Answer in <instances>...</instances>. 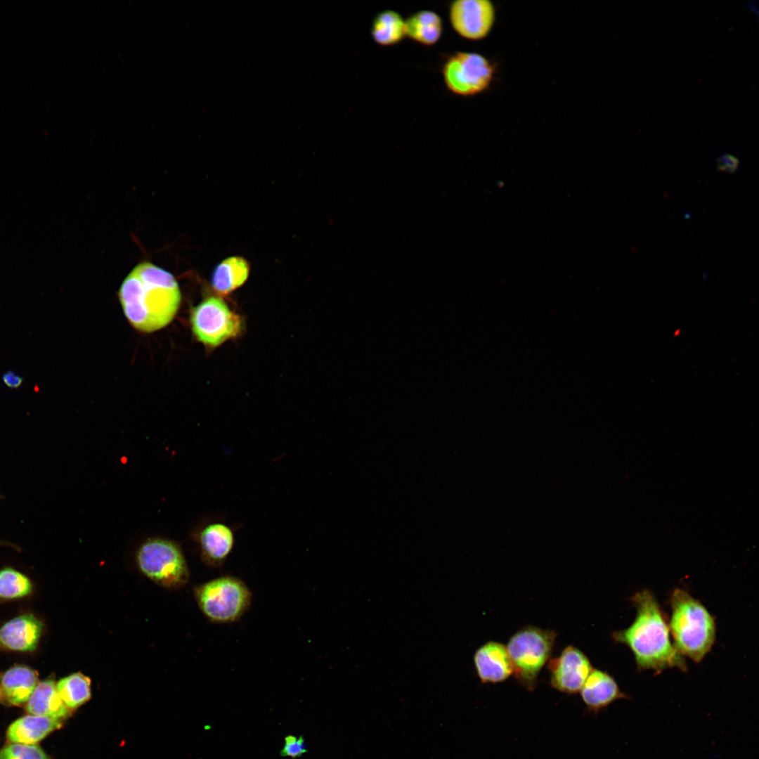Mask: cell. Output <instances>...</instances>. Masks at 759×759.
I'll list each match as a JSON object with an SVG mask.
<instances>
[{
    "label": "cell",
    "instance_id": "cell-26",
    "mask_svg": "<svg viewBox=\"0 0 759 759\" xmlns=\"http://www.w3.org/2000/svg\"><path fill=\"white\" fill-rule=\"evenodd\" d=\"M2 379L8 387L13 389L18 388L22 383V378L13 371L5 372Z\"/></svg>",
    "mask_w": 759,
    "mask_h": 759
},
{
    "label": "cell",
    "instance_id": "cell-11",
    "mask_svg": "<svg viewBox=\"0 0 759 759\" xmlns=\"http://www.w3.org/2000/svg\"><path fill=\"white\" fill-rule=\"evenodd\" d=\"M235 526L226 521L214 520L203 524L195 533L202 560L212 567L226 562L236 543Z\"/></svg>",
    "mask_w": 759,
    "mask_h": 759
},
{
    "label": "cell",
    "instance_id": "cell-3",
    "mask_svg": "<svg viewBox=\"0 0 759 759\" xmlns=\"http://www.w3.org/2000/svg\"><path fill=\"white\" fill-rule=\"evenodd\" d=\"M670 604L669 630L675 647L682 656L700 662L715 642L713 617L699 600L681 588L673 591Z\"/></svg>",
    "mask_w": 759,
    "mask_h": 759
},
{
    "label": "cell",
    "instance_id": "cell-15",
    "mask_svg": "<svg viewBox=\"0 0 759 759\" xmlns=\"http://www.w3.org/2000/svg\"><path fill=\"white\" fill-rule=\"evenodd\" d=\"M38 683L37 671L26 666H15L1 676L0 696L10 705L20 706L27 701Z\"/></svg>",
    "mask_w": 759,
    "mask_h": 759
},
{
    "label": "cell",
    "instance_id": "cell-6",
    "mask_svg": "<svg viewBox=\"0 0 759 759\" xmlns=\"http://www.w3.org/2000/svg\"><path fill=\"white\" fill-rule=\"evenodd\" d=\"M193 335L208 349H214L239 337L244 320L239 313L218 295L205 298L190 312Z\"/></svg>",
    "mask_w": 759,
    "mask_h": 759
},
{
    "label": "cell",
    "instance_id": "cell-1",
    "mask_svg": "<svg viewBox=\"0 0 759 759\" xmlns=\"http://www.w3.org/2000/svg\"><path fill=\"white\" fill-rule=\"evenodd\" d=\"M118 296L130 325L145 333L169 324L181 300L179 285L172 274L149 262L139 264L129 273Z\"/></svg>",
    "mask_w": 759,
    "mask_h": 759
},
{
    "label": "cell",
    "instance_id": "cell-13",
    "mask_svg": "<svg viewBox=\"0 0 759 759\" xmlns=\"http://www.w3.org/2000/svg\"><path fill=\"white\" fill-rule=\"evenodd\" d=\"M474 663L484 684L503 682L513 673L507 647L498 642H488L480 647L474 655Z\"/></svg>",
    "mask_w": 759,
    "mask_h": 759
},
{
    "label": "cell",
    "instance_id": "cell-23",
    "mask_svg": "<svg viewBox=\"0 0 759 759\" xmlns=\"http://www.w3.org/2000/svg\"><path fill=\"white\" fill-rule=\"evenodd\" d=\"M0 759H49L44 751L35 744L13 743L0 751Z\"/></svg>",
    "mask_w": 759,
    "mask_h": 759
},
{
    "label": "cell",
    "instance_id": "cell-4",
    "mask_svg": "<svg viewBox=\"0 0 759 759\" xmlns=\"http://www.w3.org/2000/svg\"><path fill=\"white\" fill-rule=\"evenodd\" d=\"M556 637L554 630L529 625L510 638L506 647L512 675L528 690L535 689L539 673L550 657Z\"/></svg>",
    "mask_w": 759,
    "mask_h": 759
},
{
    "label": "cell",
    "instance_id": "cell-18",
    "mask_svg": "<svg viewBox=\"0 0 759 759\" xmlns=\"http://www.w3.org/2000/svg\"><path fill=\"white\" fill-rule=\"evenodd\" d=\"M27 713L61 720L69 715L70 711L63 703L53 680L39 682L26 702Z\"/></svg>",
    "mask_w": 759,
    "mask_h": 759
},
{
    "label": "cell",
    "instance_id": "cell-7",
    "mask_svg": "<svg viewBox=\"0 0 759 759\" xmlns=\"http://www.w3.org/2000/svg\"><path fill=\"white\" fill-rule=\"evenodd\" d=\"M136 561L141 572L162 586L180 587L188 579L184 556L179 546L170 540H146L137 552Z\"/></svg>",
    "mask_w": 759,
    "mask_h": 759
},
{
    "label": "cell",
    "instance_id": "cell-2",
    "mask_svg": "<svg viewBox=\"0 0 759 759\" xmlns=\"http://www.w3.org/2000/svg\"><path fill=\"white\" fill-rule=\"evenodd\" d=\"M631 601L636 609L635 618L628 628L614 632L613 639L630 648L640 670H686L685 661L670 641L669 628L652 592H638Z\"/></svg>",
    "mask_w": 759,
    "mask_h": 759
},
{
    "label": "cell",
    "instance_id": "cell-16",
    "mask_svg": "<svg viewBox=\"0 0 759 759\" xmlns=\"http://www.w3.org/2000/svg\"><path fill=\"white\" fill-rule=\"evenodd\" d=\"M250 266L239 256H232L221 261L214 269L212 287L219 297H225L242 287L248 279Z\"/></svg>",
    "mask_w": 759,
    "mask_h": 759
},
{
    "label": "cell",
    "instance_id": "cell-27",
    "mask_svg": "<svg viewBox=\"0 0 759 759\" xmlns=\"http://www.w3.org/2000/svg\"><path fill=\"white\" fill-rule=\"evenodd\" d=\"M746 8L750 12L755 14L757 17L758 16L759 12H758V4H757L756 1H748L747 4H746Z\"/></svg>",
    "mask_w": 759,
    "mask_h": 759
},
{
    "label": "cell",
    "instance_id": "cell-20",
    "mask_svg": "<svg viewBox=\"0 0 759 759\" xmlns=\"http://www.w3.org/2000/svg\"><path fill=\"white\" fill-rule=\"evenodd\" d=\"M371 36L379 46L396 45L406 36L405 20L395 11H382L372 20Z\"/></svg>",
    "mask_w": 759,
    "mask_h": 759
},
{
    "label": "cell",
    "instance_id": "cell-10",
    "mask_svg": "<svg viewBox=\"0 0 759 759\" xmlns=\"http://www.w3.org/2000/svg\"><path fill=\"white\" fill-rule=\"evenodd\" d=\"M550 685L559 692L573 694L580 692L593 669L587 656L574 646H567L557 657L548 661Z\"/></svg>",
    "mask_w": 759,
    "mask_h": 759
},
{
    "label": "cell",
    "instance_id": "cell-17",
    "mask_svg": "<svg viewBox=\"0 0 759 759\" xmlns=\"http://www.w3.org/2000/svg\"><path fill=\"white\" fill-rule=\"evenodd\" d=\"M61 726L60 720L28 715L13 722L7 730L6 737L13 743L35 744Z\"/></svg>",
    "mask_w": 759,
    "mask_h": 759
},
{
    "label": "cell",
    "instance_id": "cell-21",
    "mask_svg": "<svg viewBox=\"0 0 759 759\" xmlns=\"http://www.w3.org/2000/svg\"><path fill=\"white\" fill-rule=\"evenodd\" d=\"M57 690L65 706L75 709L91 696V680L80 672L72 673L56 683Z\"/></svg>",
    "mask_w": 759,
    "mask_h": 759
},
{
    "label": "cell",
    "instance_id": "cell-14",
    "mask_svg": "<svg viewBox=\"0 0 759 759\" xmlns=\"http://www.w3.org/2000/svg\"><path fill=\"white\" fill-rule=\"evenodd\" d=\"M581 699L586 708L597 713L603 708L626 696L608 673L592 669L580 690Z\"/></svg>",
    "mask_w": 759,
    "mask_h": 759
},
{
    "label": "cell",
    "instance_id": "cell-24",
    "mask_svg": "<svg viewBox=\"0 0 759 759\" xmlns=\"http://www.w3.org/2000/svg\"><path fill=\"white\" fill-rule=\"evenodd\" d=\"M308 751L304 738L302 736L289 734L285 736L282 749L280 752L281 756L297 758Z\"/></svg>",
    "mask_w": 759,
    "mask_h": 759
},
{
    "label": "cell",
    "instance_id": "cell-8",
    "mask_svg": "<svg viewBox=\"0 0 759 759\" xmlns=\"http://www.w3.org/2000/svg\"><path fill=\"white\" fill-rule=\"evenodd\" d=\"M447 89L460 96H473L486 91L495 74L493 63L476 52L458 51L450 55L442 67Z\"/></svg>",
    "mask_w": 759,
    "mask_h": 759
},
{
    "label": "cell",
    "instance_id": "cell-12",
    "mask_svg": "<svg viewBox=\"0 0 759 759\" xmlns=\"http://www.w3.org/2000/svg\"><path fill=\"white\" fill-rule=\"evenodd\" d=\"M43 628L42 622L31 614L15 617L0 628V648L18 652L32 651L38 645Z\"/></svg>",
    "mask_w": 759,
    "mask_h": 759
},
{
    "label": "cell",
    "instance_id": "cell-19",
    "mask_svg": "<svg viewBox=\"0 0 759 759\" xmlns=\"http://www.w3.org/2000/svg\"><path fill=\"white\" fill-rule=\"evenodd\" d=\"M406 36L413 41L424 45L433 46L440 39L443 33V22L434 11H419L406 20Z\"/></svg>",
    "mask_w": 759,
    "mask_h": 759
},
{
    "label": "cell",
    "instance_id": "cell-5",
    "mask_svg": "<svg viewBox=\"0 0 759 759\" xmlns=\"http://www.w3.org/2000/svg\"><path fill=\"white\" fill-rule=\"evenodd\" d=\"M195 597L204 615L212 622L231 623L240 620L250 606L252 595L239 578L225 575L196 588Z\"/></svg>",
    "mask_w": 759,
    "mask_h": 759
},
{
    "label": "cell",
    "instance_id": "cell-9",
    "mask_svg": "<svg viewBox=\"0 0 759 759\" xmlns=\"http://www.w3.org/2000/svg\"><path fill=\"white\" fill-rule=\"evenodd\" d=\"M496 18L494 4L488 0H457L449 6V20L454 31L471 41L485 39Z\"/></svg>",
    "mask_w": 759,
    "mask_h": 759
},
{
    "label": "cell",
    "instance_id": "cell-25",
    "mask_svg": "<svg viewBox=\"0 0 759 759\" xmlns=\"http://www.w3.org/2000/svg\"><path fill=\"white\" fill-rule=\"evenodd\" d=\"M739 165V159L729 154H723L716 160L718 170L727 174L734 173Z\"/></svg>",
    "mask_w": 759,
    "mask_h": 759
},
{
    "label": "cell",
    "instance_id": "cell-22",
    "mask_svg": "<svg viewBox=\"0 0 759 759\" xmlns=\"http://www.w3.org/2000/svg\"><path fill=\"white\" fill-rule=\"evenodd\" d=\"M32 591L30 578L13 568L0 570V599H18L29 595Z\"/></svg>",
    "mask_w": 759,
    "mask_h": 759
}]
</instances>
